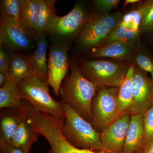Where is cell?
<instances>
[{
    "mask_svg": "<svg viewBox=\"0 0 153 153\" xmlns=\"http://www.w3.org/2000/svg\"><path fill=\"white\" fill-rule=\"evenodd\" d=\"M138 41H114L91 49L89 57L92 59L111 58L131 63Z\"/></svg>",
    "mask_w": 153,
    "mask_h": 153,
    "instance_id": "7c38bea8",
    "label": "cell"
},
{
    "mask_svg": "<svg viewBox=\"0 0 153 153\" xmlns=\"http://www.w3.org/2000/svg\"><path fill=\"white\" fill-rule=\"evenodd\" d=\"M38 11V0H22L20 22L35 34Z\"/></svg>",
    "mask_w": 153,
    "mask_h": 153,
    "instance_id": "44dd1931",
    "label": "cell"
},
{
    "mask_svg": "<svg viewBox=\"0 0 153 153\" xmlns=\"http://www.w3.org/2000/svg\"><path fill=\"white\" fill-rule=\"evenodd\" d=\"M22 0H2L0 2L1 14L20 22Z\"/></svg>",
    "mask_w": 153,
    "mask_h": 153,
    "instance_id": "484cf974",
    "label": "cell"
},
{
    "mask_svg": "<svg viewBox=\"0 0 153 153\" xmlns=\"http://www.w3.org/2000/svg\"><path fill=\"white\" fill-rule=\"evenodd\" d=\"M33 73L30 55L21 52L11 53L10 63L8 72L9 79H13L19 83Z\"/></svg>",
    "mask_w": 153,
    "mask_h": 153,
    "instance_id": "2e32d148",
    "label": "cell"
},
{
    "mask_svg": "<svg viewBox=\"0 0 153 153\" xmlns=\"http://www.w3.org/2000/svg\"><path fill=\"white\" fill-rule=\"evenodd\" d=\"M149 33H150L151 35H152L153 36V28L152 29V30H151L150 31H149Z\"/></svg>",
    "mask_w": 153,
    "mask_h": 153,
    "instance_id": "e575fe53",
    "label": "cell"
},
{
    "mask_svg": "<svg viewBox=\"0 0 153 153\" xmlns=\"http://www.w3.org/2000/svg\"><path fill=\"white\" fill-rule=\"evenodd\" d=\"M120 1L119 0H96L94 3L101 13H108L113 9L117 7Z\"/></svg>",
    "mask_w": 153,
    "mask_h": 153,
    "instance_id": "f1b7e54d",
    "label": "cell"
},
{
    "mask_svg": "<svg viewBox=\"0 0 153 153\" xmlns=\"http://www.w3.org/2000/svg\"><path fill=\"white\" fill-rule=\"evenodd\" d=\"M40 135V134L36 131L22 116L10 143L21 149L25 153H30L33 144L37 142L38 138Z\"/></svg>",
    "mask_w": 153,
    "mask_h": 153,
    "instance_id": "9a60e30c",
    "label": "cell"
},
{
    "mask_svg": "<svg viewBox=\"0 0 153 153\" xmlns=\"http://www.w3.org/2000/svg\"><path fill=\"white\" fill-rule=\"evenodd\" d=\"M48 82L57 96L70 67L68 49L62 44L56 43L50 47L48 59Z\"/></svg>",
    "mask_w": 153,
    "mask_h": 153,
    "instance_id": "30bf717a",
    "label": "cell"
},
{
    "mask_svg": "<svg viewBox=\"0 0 153 153\" xmlns=\"http://www.w3.org/2000/svg\"><path fill=\"white\" fill-rule=\"evenodd\" d=\"M70 68V75L64 78L59 91L60 102L71 106L88 121H92V102L98 87L83 75L76 61H71Z\"/></svg>",
    "mask_w": 153,
    "mask_h": 153,
    "instance_id": "6da1fadb",
    "label": "cell"
},
{
    "mask_svg": "<svg viewBox=\"0 0 153 153\" xmlns=\"http://www.w3.org/2000/svg\"><path fill=\"white\" fill-rule=\"evenodd\" d=\"M152 0L146 1L137 8L123 16L120 26L134 31H140V26Z\"/></svg>",
    "mask_w": 153,
    "mask_h": 153,
    "instance_id": "7402d4cb",
    "label": "cell"
},
{
    "mask_svg": "<svg viewBox=\"0 0 153 153\" xmlns=\"http://www.w3.org/2000/svg\"><path fill=\"white\" fill-rule=\"evenodd\" d=\"M131 63L146 73H149L153 80V55L147 49L142 46H138Z\"/></svg>",
    "mask_w": 153,
    "mask_h": 153,
    "instance_id": "cb8c5ba5",
    "label": "cell"
},
{
    "mask_svg": "<svg viewBox=\"0 0 153 153\" xmlns=\"http://www.w3.org/2000/svg\"><path fill=\"white\" fill-rule=\"evenodd\" d=\"M8 80V74L0 72V87L4 85Z\"/></svg>",
    "mask_w": 153,
    "mask_h": 153,
    "instance_id": "d6a6232c",
    "label": "cell"
},
{
    "mask_svg": "<svg viewBox=\"0 0 153 153\" xmlns=\"http://www.w3.org/2000/svg\"><path fill=\"white\" fill-rule=\"evenodd\" d=\"M18 83L13 79H9L0 88V108L15 109L22 108V102L19 97Z\"/></svg>",
    "mask_w": 153,
    "mask_h": 153,
    "instance_id": "d6986e66",
    "label": "cell"
},
{
    "mask_svg": "<svg viewBox=\"0 0 153 153\" xmlns=\"http://www.w3.org/2000/svg\"><path fill=\"white\" fill-rule=\"evenodd\" d=\"M135 65L131 63L124 79L118 87V99L124 111L130 106L133 94V76Z\"/></svg>",
    "mask_w": 153,
    "mask_h": 153,
    "instance_id": "ffe728a7",
    "label": "cell"
},
{
    "mask_svg": "<svg viewBox=\"0 0 153 153\" xmlns=\"http://www.w3.org/2000/svg\"><path fill=\"white\" fill-rule=\"evenodd\" d=\"M55 0H38V22L36 35L49 33L50 27L56 15Z\"/></svg>",
    "mask_w": 153,
    "mask_h": 153,
    "instance_id": "ac0fdd59",
    "label": "cell"
},
{
    "mask_svg": "<svg viewBox=\"0 0 153 153\" xmlns=\"http://www.w3.org/2000/svg\"><path fill=\"white\" fill-rule=\"evenodd\" d=\"M22 117L20 109H13L12 112L1 115V140L10 143Z\"/></svg>",
    "mask_w": 153,
    "mask_h": 153,
    "instance_id": "603a6c76",
    "label": "cell"
},
{
    "mask_svg": "<svg viewBox=\"0 0 153 153\" xmlns=\"http://www.w3.org/2000/svg\"><path fill=\"white\" fill-rule=\"evenodd\" d=\"M46 140L50 146L48 153H108L103 150L95 152L75 147L66 140L61 130L50 133L46 137Z\"/></svg>",
    "mask_w": 153,
    "mask_h": 153,
    "instance_id": "e0dca14e",
    "label": "cell"
},
{
    "mask_svg": "<svg viewBox=\"0 0 153 153\" xmlns=\"http://www.w3.org/2000/svg\"><path fill=\"white\" fill-rule=\"evenodd\" d=\"M0 153H25L20 148L10 143L0 140Z\"/></svg>",
    "mask_w": 153,
    "mask_h": 153,
    "instance_id": "4dcf8cb0",
    "label": "cell"
},
{
    "mask_svg": "<svg viewBox=\"0 0 153 153\" xmlns=\"http://www.w3.org/2000/svg\"><path fill=\"white\" fill-rule=\"evenodd\" d=\"M140 34V31H133L119 25L108 35L100 45L114 41H138Z\"/></svg>",
    "mask_w": 153,
    "mask_h": 153,
    "instance_id": "d4e9b609",
    "label": "cell"
},
{
    "mask_svg": "<svg viewBox=\"0 0 153 153\" xmlns=\"http://www.w3.org/2000/svg\"><path fill=\"white\" fill-rule=\"evenodd\" d=\"M145 146L143 114L132 115L131 116L123 153H140Z\"/></svg>",
    "mask_w": 153,
    "mask_h": 153,
    "instance_id": "4fadbf2b",
    "label": "cell"
},
{
    "mask_svg": "<svg viewBox=\"0 0 153 153\" xmlns=\"http://www.w3.org/2000/svg\"><path fill=\"white\" fill-rule=\"evenodd\" d=\"M36 35L22 23L1 14L0 46L10 53L26 52L35 48Z\"/></svg>",
    "mask_w": 153,
    "mask_h": 153,
    "instance_id": "8992f818",
    "label": "cell"
},
{
    "mask_svg": "<svg viewBox=\"0 0 153 153\" xmlns=\"http://www.w3.org/2000/svg\"><path fill=\"white\" fill-rule=\"evenodd\" d=\"M153 103V80L146 72L135 66L133 94L130 106L126 111L131 115L143 114Z\"/></svg>",
    "mask_w": 153,
    "mask_h": 153,
    "instance_id": "9c48e42d",
    "label": "cell"
},
{
    "mask_svg": "<svg viewBox=\"0 0 153 153\" xmlns=\"http://www.w3.org/2000/svg\"><path fill=\"white\" fill-rule=\"evenodd\" d=\"M153 28V0L152 1L149 8L145 15L140 28V32L148 33Z\"/></svg>",
    "mask_w": 153,
    "mask_h": 153,
    "instance_id": "83f0119b",
    "label": "cell"
},
{
    "mask_svg": "<svg viewBox=\"0 0 153 153\" xmlns=\"http://www.w3.org/2000/svg\"><path fill=\"white\" fill-rule=\"evenodd\" d=\"M61 104L65 114L63 132L68 142L78 149L95 152L103 150L100 134L92 124L68 105Z\"/></svg>",
    "mask_w": 153,
    "mask_h": 153,
    "instance_id": "3957f363",
    "label": "cell"
},
{
    "mask_svg": "<svg viewBox=\"0 0 153 153\" xmlns=\"http://www.w3.org/2000/svg\"><path fill=\"white\" fill-rule=\"evenodd\" d=\"M46 35H36L35 50L30 55V57L33 74L41 81L48 82V60L47 59L48 43Z\"/></svg>",
    "mask_w": 153,
    "mask_h": 153,
    "instance_id": "5bb4252c",
    "label": "cell"
},
{
    "mask_svg": "<svg viewBox=\"0 0 153 153\" xmlns=\"http://www.w3.org/2000/svg\"><path fill=\"white\" fill-rule=\"evenodd\" d=\"M89 16L82 3H77L65 16H55L49 33L63 38H70L79 34Z\"/></svg>",
    "mask_w": 153,
    "mask_h": 153,
    "instance_id": "ba28073f",
    "label": "cell"
},
{
    "mask_svg": "<svg viewBox=\"0 0 153 153\" xmlns=\"http://www.w3.org/2000/svg\"><path fill=\"white\" fill-rule=\"evenodd\" d=\"M140 153H153V140L145 146Z\"/></svg>",
    "mask_w": 153,
    "mask_h": 153,
    "instance_id": "1f68e13d",
    "label": "cell"
},
{
    "mask_svg": "<svg viewBox=\"0 0 153 153\" xmlns=\"http://www.w3.org/2000/svg\"><path fill=\"white\" fill-rule=\"evenodd\" d=\"M75 61L83 75L98 88L119 87L131 63L114 60L82 58Z\"/></svg>",
    "mask_w": 153,
    "mask_h": 153,
    "instance_id": "7a4b0ae2",
    "label": "cell"
},
{
    "mask_svg": "<svg viewBox=\"0 0 153 153\" xmlns=\"http://www.w3.org/2000/svg\"><path fill=\"white\" fill-rule=\"evenodd\" d=\"M49 85L48 82L41 81L33 73L18 83L20 98L39 111L56 118L65 117L62 104L50 95Z\"/></svg>",
    "mask_w": 153,
    "mask_h": 153,
    "instance_id": "277c9868",
    "label": "cell"
},
{
    "mask_svg": "<svg viewBox=\"0 0 153 153\" xmlns=\"http://www.w3.org/2000/svg\"><path fill=\"white\" fill-rule=\"evenodd\" d=\"M122 17L119 12L90 15L79 34L80 46L91 49L100 46L108 35L120 25Z\"/></svg>",
    "mask_w": 153,
    "mask_h": 153,
    "instance_id": "5b68a950",
    "label": "cell"
},
{
    "mask_svg": "<svg viewBox=\"0 0 153 153\" xmlns=\"http://www.w3.org/2000/svg\"><path fill=\"white\" fill-rule=\"evenodd\" d=\"M131 115L123 111L102 131L100 140L103 150L108 153H123Z\"/></svg>",
    "mask_w": 153,
    "mask_h": 153,
    "instance_id": "8fae6325",
    "label": "cell"
},
{
    "mask_svg": "<svg viewBox=\"0 0 153 153\" xmlns=\"http://www.w3.org/2000/svg\"><path fill=\"white\" fill-rule=\"evenodd\" d=\"M143 124L146 146L153 140V103L143 114Z\"/></svg>",
    "mask_w": 153,
    "mask_h": 153,
    "instance_id": "4316f807",
    "label": "cell"
},
{
    "mask_svg": "<svg viewBox=\"0 0 153 153\" xmlns=\"http://www.w3.org/2000/svg\"><path fill=\"white\" fill-rule=\"evenodd\" d=\"M11 60V53L0 46V72L8 74Z\"/></svg>",
    "mask_w": 153,
    "mask_h": 153,
    "instance_id": "f546056e",
    "label": "cell"
},
{
    "mask_svg": "<svg viewBox=\"0 0 153 153\" xmlns=\"http://www.w3.org/2000/svg\"><path fill=\"white\" fill-rule=\"evenodd\" d=\"M140 1H141L139 0H126L124 4V7L130 4H136L137 3L139 2Z\"/></svg>",
    "mask_w": 153,
    "mask_h": 153,
    "instance_id": "836d02e7",
    "label": "cell"
},
{
    "mask_svg": "<svg viewBox=\"0 0 153 153\" xmlns=\"http://www.w3.org/2000/svg\"><path fill=\"white\" fill-rule=\"evenodd\" d=\"M118 87H100L92 103V125L102 131L124 111L118 99Z\"/></svg>",
    "mask_w": 153,
    "mask_h": 153,
    "instance_id": "52a82bcc",
    "label": "cell"
}]
</instances>
